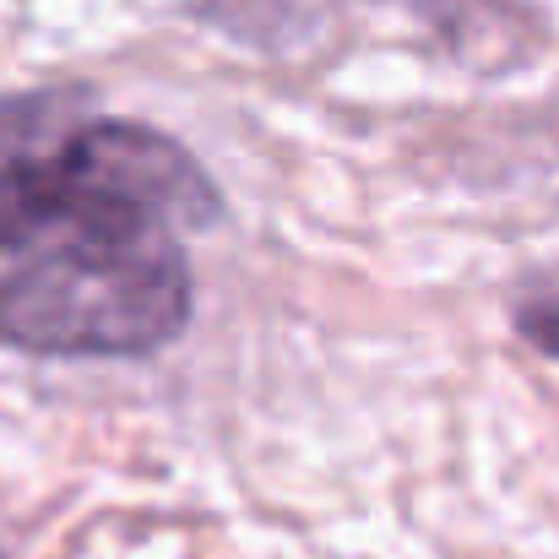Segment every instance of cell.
I'll list each match as a JSON object with an SVG mask.
<instances>
[{
	"label": "cell",
	"instance_id": "6da1fadb",
	"mask_svg": "<svg viewBox=\"0 0 559 559\" xmlns=\"http://www.w3.org/2000/svg\"><path fill=\"white\" fill-rule=\"evenodd\" d=\"M217 212L175 136L0 98V343L60 359L175 343L190 321L186 234Z\"/></svg>",
	"mask_w": 559,
	"mask_h": 559
},
{
	"label": "cell",
	"instance_id": "7a4b0ae2",
	"mask_svg": "<svg viewBox=\"0 0 559 559\" xmlns=\"http://www.w3.org/2000/svg\"><path fill=\"white\" fill-rule=\"evenodd\" d=\"M516 332L538 348V354H549L559 359V299H544V305H527L522 316H516Z\"/></svg>",
	"mask_w": 559,
	"mask_h": 559
}]
</instances>
